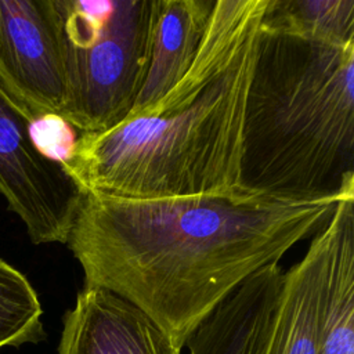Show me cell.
<instances>
[{
    "mask_svg": "<svg viewBox=\"0 0 354 354\" xmlns=\"http://www.w3.org/2000/svg\"><path fill=\"white\" fill-rule=\"evenodd\" d=\"M75 127L57 115H46L32 122V137L37 148L61 165L69 158L77 134Z\"/></svg>",
    "mask_w": 354,
    "mask_h": 354,
    "instance_id": "cell-14",
    "label": "cell"
},
{
    "mask_svg": "<svg viewBox=\"0 0 354 354\" xmlns=\"http://www.w3.org/2000/svg\"><path fill=\"white\" fill-rule=\"evenodd\" d=\"M32 116L0 80V195L30 241L66 243L83 191L32 137Z\"/></svg>",
    "mask_w": 354,
    "mask_h": 354,
    "instance_id": "cell-5",
    "label": "cell"
},
{
    "mask_svg": "<svg viewBox=\"0 0 354 354\" xmlns=\"http://www.w3.org/2000/svg\"><path fill=\"white\" fill-rule=\"evenodd\" d=\"M342 198L131 199L83 192L65 245L84 285L136 304L184 348L249 275L319 231Z\"/></svg>",
    "mask_w": 354,
    "mask_h": 354,
    "instance_id": "cell-1",
    "label": "cell"
},
{
    "mask_svg": "<svg viewBox=\"0 0 354 354\" xmlns=\"http://www.w3.org/2000/svg\"><path fill=\"white\" fill-rule=\"evenodd\" d=\"M325 256L321 228L304 256L283 272L267 354H319Z\"/></svg>",
    "mask_w": 354,
    "mask_h": 354,
    "instance_id": "cell-10",
    "label": "cell"
},
{
    "mask_svg": "<svg viewBox=\"0 0 354 354\" xmlns=\"http://www.w3.org/2000/svg\"><path fill=\"white\" fill-rule=\"evenodd\" d=\"M319 354H354V195L342 198L328 221Z\"/></svg>",
    "mask_w": 354,
    "mask_h": 354,
    "instance_id": "cell-11",
    "label": "cell"
},
{
    "mask_svg": "<svg viewBox=\"0 0 354 354\" xmlns=\"http://www.w3.org/2000/svg\"><path fill=\"white\" fill-rule=\"evenodd\" d=\"M0 80L33 120L61 116L65 79L50 0H0Z\"/></svg>",
    "mask_w": 354,
    "mask_h": 354,
    "instance_id": "cell-6",
    "label": "cell"
},
{
    "mask_svg": "<svg viewBox=\"0 0 354 354\" xmlns=\"http://www.w3.org/2000/svg\"><path fill=\"white\" fill-rule=\"evenodd\" d=\"M43 308L28 278L0 259V351L46 337Z\"/></svg>",
    "mask_w": 354,
    "mask_h": 354,
    "instance_id": "cell-13",
    "label": "cell"
},
{
    "mask_svg": "<svg viewBox=\"0 0 354 354\" xmlns=\"http://www.w3.org/2000/svg\"><path fill=\"white\" fill-rule=\"evenodd\" d=\"M241 184L288 199L354 195V43L313 41L261 24Z\"/></svg>",
    "mask_w": 354,
    "mask_h": 354,
    "instance_id": "cell-3",
    "label": "cell"
},
{
    "mask_svg": "<svg viewBox=\"0 0 354 354\" xmlns=\"http://www.w3.org/2000/svg\"><path fill=\"white\" fill-rule=\"evenodd\" d=\"M214 1L153 0L145 69L124 120L145 113L185 75L202 43Z\"/></svg>",
    "mask_w": 354,
    "mask_h": 354,
    "instance_id": "cell-9",
    "label": "cell"
},
{
    "mask_svg": "<svg viewBox=\"0 0 354 354\" xmlns=\"http://www.w3.org/2000/svg\"><path fill=\"white\" fill-rule=\"evenodd\" d=\"M50 1L65 79L61 118L80 133L108 131L138 94L153 0Z\"/></svg>",
    "mask_w": 354,
    "mask_h": 354,
    "instance_id": "cell-4",
    "label": "cell"
},
{
    "mask_svg": "<svg viewBox=\"0 0 354 354\" xmlns=\"http://www.w3.org/2000/svg\"><path fill=\"white\" fill-rule=\"evenodd\" d=\"M267 0H216L194 62L145 113L80 133L62 163L83 192L131 199L250 195L241 184L248 88Z\"/></svg>",
    "mask_w": 354,
    "mask_h": 354,
    "instance_id": "cell-2",
    "label": "cell"
},
{
    "mask_svg": "<svg viewBox=\"0 0 354 354\" xmlns=\"http://www.w3.org/2000/svg\"><path fill=\"white\" fill-rule=\"evenodd\" d=\"M141 308L119 295L84 285L62 318L58 354H181Z\"/></svg>",
    "mask_w": 354,
    "mask_h": 354,
    "instance_id": "cell-7",
    "label": "cell"
},
{
    "mask_svg": "<svg viewBox=\"0 0 354 354\" xmlns=\"http://www.w3.org/2000/svg\"><path fill=\"white\" fill-rule=\"evenodd\" d=\"M282 277L279 263L249 275L188 336V354H267Z\"/></svg>",
    "mask_w": 354,
    "mask_h": 354,
    "instance_id": "cell-8",
    "label": "cell"
},
{
    "mask_svg": "<svg viewBox=\"0 0 354 354\" xmlns=\"http://www.w3.org/2000/svg\"><path fill=\"white\" fill-rule=\"evenodd\" d=\"M261 24L313 41L354 43V0H267Z\"/></svg>",
    "mask_w": 354,
    "mask_h": 354,
    "instance_id": "cell-12",
    "label": "cell"
}]
</instances>
